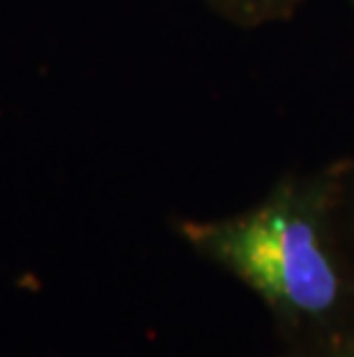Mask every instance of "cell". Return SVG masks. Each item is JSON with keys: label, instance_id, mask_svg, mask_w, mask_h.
<instances>
[{"label": "cell", "instance_id": "1", "mask_svg": "<svg viewBox=\"0 0 354 357\" xmlns=\"http://www.w3.org/2000/svg\"><path fill=\"white\" fill-rule=\"evenodd\" d=\"M348 157L276 182L258 205L218 219H179L195 254L246 284L288 323H325L354 300L341 247Z\"/></svg>", "mask_w": 354, "mask_h": 357}, {"label": "cell", "instance_id": "2", "mask_svg": "<svg viewBox=\"0 0 354 357\" xmlns=\"http://www.w3.org/2000/svg\"><path fill=\"white\" fill-rule=\"evenodd\" d=\"M228 24L237 28H265L297 17L308 0H205Z\"/></svg>", "mask_w": 354, "mask_h": 357}, {"label": "cell", "instance_id": "3", "mask_svg": "<svg viewBox=\"0 0 354 357\" xmlns=\"http://www.w3.org/2000/svg\"><path fill=\"white\" fill-rule=\"evenodd\" d=\"M348 178H345V199H343V215L345 229L354 235V155H348Z\"/></svg>", "mask_w": 354, "mask_h": 357}, {"label": "cell", "instance_id": "4", "mask_svg": "<svg viewBox=\"0 0 354 357\" xmlns=\"http://www.w3.org/2000/svg\"><path fill=\"white\" fill-rule=\"evenodd\" d=\"M343 351H338L336 355H331V357H354V339L352 341H348L345 346H341Z\"/></svg>", "mask_w": 354, "mask_h": 357}, {"label": "cell", "instance_id": "5", "mask_svg": "<svg viewBox=\"0 0 354 357\" xmlns=\"http://www.w3.org/2000/svg\"><path fill=\"white\" fill-rule=\"evenodd\" d=\"M350 3H352V7H354V0H350Z\"/></svg>", "mask_w": 354, "mask_h": 357}]
</instances>
